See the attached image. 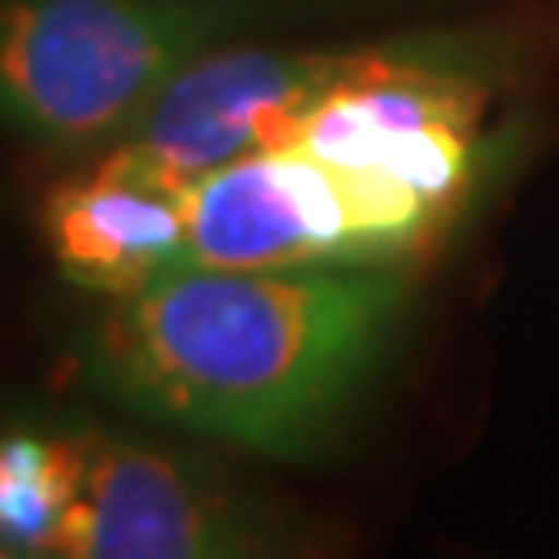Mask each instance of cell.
<instances>
[{"mask_svg": "<svg viewBox=\"0 0 559 559\" xmlns=\"http://www.w3.org/2000/svg\"><path fill=\"white\" fill-rule=\"evenodd\" d=\"M399 307L381 265L179 270L117 299L83 369L150 419L282 456L348 402Z\"/></svg>", "mask_w": 559, "mask_h": 559, "instance_id": "1", "label": "cell"}, {"mask_svg": "<svg viewBox=\"0 0 559 559\" xmlns=\"http://www.w3.org/2000/svg\"><path fill=\"white\" fill-rule=\"evenodd\" d=\"M233 17L228 0H9L4 117L46 145L117 138Z\"/></svg>", "mask_w": 559, "mask_h": 559, "instance_id": "2", "label": "cell"}, {"mask_svg": "<svg viewBox=\"0 0 559 559\" xmlns=\"http://www.w3.org/2000/svg\"><path fill=\"white\" fill-rule=\"evenodd\" d=\"M440 224V212L399 182L282 145L187 187L182 270L381 265L419 249Z\"/></svg>", "mask_w": 559, "mask_h": 559, "instance_id": "3", "label": "cell"}, {"mask_svg": "<svg viewBox=\"0 0 559 559\" xmlns=\"http://www.w3.org/2000/svg\"><path fill=\"white\" fill-rule=\"evenodd\" d=\"M485 83L415 46L357 50L295 145L415 191L443 221L477 179Z\"/></svg>", "mask_w": 559, "mask_h": 559, "instance_id": "4", "label": "cell"}, {"mask_svg": "<svg viewBox=\"0 0 559 559\" xmlns=\"http://www.w3.org/2000/svg\"><path fill=\"white\" fill-rule=\"evenodd\" d=\"M357 62V50H216L187 62L112 141L191 187L228 162L295 145L316 104Z\"/></svg>", "mask_w": 559, "mask_h": 559, "instance_id": "5", "label": "cell"}, {"mask_svg": "<svg viewBox=\"0 0 559 559\" xmlns=\"http://www.w3.org/2000/svg\"><path fill=\"white\" fill-rule=\"evenodd\" d=\"M270 551V531L179 460L138 443L83 436V480L50 556L62 559H224Z\"/></svg>", "mask_w": 559, "mask_h": 559, "instance_id": "6", "label": "cell"}, {"mask_svg": "<svg viewBox=\"0 0 559 559\" xmlns=\"http://www.w3.org/2000/svg\"><path fill=\"white\" fill-rule=\"evenodd\" d=\"M50 258L62 278L112 299L182 270L187 187L112 141L104 158L46 203Z\"/></svg>", "mask_w": 559, "mask_h": 559, "instance_id": "7", "label": "cell"}, {"mask_svg": "<svg viewBox=\"0 0 559 559\" xmlns=\"http://www.w3.org/2000/svg\"><path fill=\"white\" fill-rule=\"evenodd\" d=\"M83 480L80 440H4L0 448V535L4 551H46Z\"/></svg>", "mask_w": 559, "mask_h": 559, "instance_id": "8", "label": "cell"}]
</instances>
